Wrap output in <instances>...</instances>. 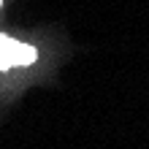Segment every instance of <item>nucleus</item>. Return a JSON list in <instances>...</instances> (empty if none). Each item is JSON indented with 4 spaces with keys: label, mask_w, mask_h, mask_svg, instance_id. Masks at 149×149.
Segmentation results:
<instances>
[{
    "label": "nucleus",
    "mask_w": 149,
    "mask_h": 149,
    "mask_svg": "<svg viewBox=\"0 0 149 149\" xmlns=\"http://www.w3.org/2000/svg\"><path fill=\"white\" fill-rule=\"evenodd\" d=\"M36 60H38L36 46L14 41L11 36H0V71L19 68V65H33Z\"/></svg>",
    "instance_id": "f257e3e1"
},
{
    "label": "nucleus",
    "mask_w": 149,
    "mask_h": 149,
    "mask_svg": "<svg viewBox=\"0 0 149 149\" xmlns=\"http://www.w3.org/2000/svg\"><path fill=\"white\" fill-rule=\"evenodd\" d=\"M0 6H3V0H0Z\"/></svg>",
    "instance_id": "f03ea898"
}]
</instances>
